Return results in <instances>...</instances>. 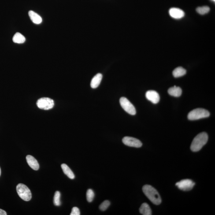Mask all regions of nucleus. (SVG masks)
I'll return each mask as SVG.
<instances>
[{"mask_svg": "<svg viewBox=\"0 0 215 215\" xmlns=\"http://www.w3.org/2000/svg\"><path fill=\"white\" fill-rule=\"evenodd\" d=\"M29 16L33 23L35 24H41L42 22V19L41 16L33 11L30 10L28 12Z\"/></svg>", "mask_w": 215, "mask_h": 215, "instance_id": "nucleus-12", "label": "nucleus"}, {"mask_svg": "<svg viewBox=\"0 0 215 215\" xmlns=\"http://www.w3.org/2000/svg\"><path fill=\"white\" fill-rule=\"evenodd\" d=\"M6 212L5 210L0 209V215H6Z\"/></svg>", "mask_w": 215, "mask_h": 215, "instance_id": "nucleus-24", "label": "nucleus"}, {"mask_svg": "<svg viewBox=\"0 0 215 215\" xmlns=\"http://www.w3.org/2000/svg\"><path fill=\"white\" fill-rule=\"evenodd\" d=\"M63 172L65 175H66L69 179H73L75 178V176L73 172L68 165L65 164H63L61 165Z\"/></svg>", "mask_w": 215, "mask_h": 215, "instance_id": "nucleus-16", "label": "nucleus"}, {"mask_svg": "<svg viewBox=\"0 0 215 215\" xmlns=\"http://www.w3.org/2000/svg\"><path fill=\"white\" fill-rule=\"evenodd\" d=\"M26 159L28 165L31 168L35 171L39 169V164L35 157L32 156L28 155L26 157Z\"/></svg>", "mask_w": 215, "mask_h": 215, "instance_id": "nucleus-11", "label": "nucleus"}, {"mask_svg": "<svg viewBox=\"0 0 215 215\" xmlns=\"http://www.w3.org/2000/svg\"><path fill=\"white\" fill-rule=\"evenodd\" d=\"M195 184V183L192 180L187 179L177 182L176 183V186L181 190L189 191L192 189Z\"/></svg>", "mask_w": 215, "mask_h": 215, "instance_id": "nucleus-7", "label": "nucleus"}, {"mask_svg": "<svg viewBox=\"0 0 215 215\" xmlns=\"http://www.w3.org/2000/svg\"><path fill=\"white\" fill-rule=\"evenodd\" d=\"M80 212L79 209L76 207L72 208L70 215H80Z\"/></svg>", "mask_w": 215, "mask_h": 215, "instance_id": "nucleus-23", "label": "nucleus"}, {"mask_svg": "<svg viewBox=\"0 0 215 215\" xmlns=\"http://www.w3.org/2000/svg\"><path fill=\"white\" fill-rule=\"evenodd\" d=\"M168 93L170 95L175 97H179L181 95L182 90L180 87L176 86L168 89Z\"/></svg>", "mask_w": 215, "mask_h": 215, "instance_id": "nucleus-14", "label": "nucleus"}, {"mask_svg": "<svg viewBox=\"0 0 215 215\" xmlns=\"http://www.w3.org/2000/svg\"><path fill=\"white\" fill-rule=\"evenodd\" d=\"M210 113L206 109L198 108L190 111L188 115V118L190 120H199L209 117Z\"/></svg>", "mask_w": 215, "mask_h": 215, "instance_id": "nucleus-3", "label": "nucleus"}, {"mask_svg": "<svg viewBox=\"0 0 215 215\" xmlns=\"http://www.w3.org/2000/svg\"><path fill=\"white\" fill-rule=\"evenodd\" d=\"M170 15L172 18L179 19L183 18L185 15V13L181 9L176 8H171L169 10Z\"/></svg>", "mask_w": 215, "mask_h": 215, "instance_id": "nucleus-10", "label": "nucleus"}, {"mask_svg": "<svg viewBox=\"0 0 215 215\" xmlns=\"http://www.w3.org/2000/svg\"><path fill=\"white\" fill-rule=\"evenodd\" d=\"M146 96L147 100L153 104H157L159 101V94L154 90H149L147 92Z\"/></svg>", "mask_w": 215, "mask_h": 215, "instance_id": "nucleus-9", "label": "nucleus"}, {"mask_svg": "<svg viewBox=\"0 0 215 215\" xmlns=\"http://www.w3.org/2000/svg\"><path fill=\"white\" fill-rule=\"evenodd\" d=\"M1 168H0V176H1Z\"/></svg>", "mask_w": 215, "mask_h": 215, "instance_id": "nucleus-25", "label": "nucleus"}, {"mask_svg": "<svg viewBox=\"0 0 215 215\" xmlns=\"http://www.w3.org/2000/svg\"><path fill=\"white\" fill-rule=\"evenodd\" d=\"M120 103L122 107L127 113L132 115L136 114V111L135 107L127 98L122 97L120 98Z\"/></svg>", "mask_w": 215, "mask_h": 215, "instance_id": "nucleus-6", "label": "nucleus"}, {"mask_svg": "<svg viewBox=\"0 0 215 215\" xmlns=\"http://www.w3.org/2000/svg\"><path fill=\"white\" fill-rule=\"evenodd\" d=\"M36 104L38 108L44 110L51 109L54 106L53 100L47 97L39 98L37 101Z\"/></svg>", "mask_w": 215, "mask_h": 215, "instance_id": "nucleus-5", "label": "nucleus"}, {"mask_svg": "<svg viewBox=\"0 0 215 215\" xmlns=\"http://www.w3.org/2000/svg\"><path fill=\"white\" fill-rule=\"evenodd\" d=\"M86 197L88 202H91L93 200L94 197V191L91 189H89L87 190V193H86Z\"/></svg>", "mask_w": 215, "mask_h": 215, "instance_id": "nucleus-21", "label": "nucleus"}, {"mask_svg": "<svg viewBox=\"0 0 215 215\" xmlns=\"http://www.w3.org/2000/svg\"><path fill=\"white\" fill-rule=\"evenodd\" d=\"M16 191L19 196L24 201H29L31 199V190L25 184H19L16 187Z\"/></svg>", "mask_w": 215, "mask_h": 215, "instance_id": "nucleus-4", "label": "nucleus"}, {"mask_svg": "<svg viewBox=\"0 0 215 215\" xmlns=\"http://www.w3.org/2000/svg\"><path fill=\"white\" fill-rule=\"evenodd\" d=\"M110 205V203L109 201H105L100 205L99 209L100 210L104 211L106 210L107 209L109 208Z\"/></svg>", "mask_w": 215, "mask_h": 215, "instance_id": "nucleus-22", "label": "nucleus"}, {"mask_svg": "<svg viewBox=\"0 0 215 215\" xmlns=\"http://www.w3.org/2000/svg\"><path fill=\"white\" fill-rule=\"evenodd\" d=\"M208 134L206 132L198 134L194 138L190 146V149L193 152L199 151L207 142Z\"/></svg>", "mask_w": 215, "mask_h": 215, "instance_id": "nucleus-2", "label": "nucleus"}, {"mask_svg": "<svg viewBox=\"0 0 215 215\" xmlns=\"http://www.w3.org/2000/svg\"><path fill=\"white\" fill-rule=\"evenodd\" d=\"M122 142L126 146L131 147L139 148L142 146V143L140 140L131 137H125L123 138Z\"/></svg>", "mask_w": 215, "mask_h": 215, "instance_id": "nucleus-8", "label": "nucleus"}, {"mask_svg": "<svg viewBox=\"0 0 215 215\" xmlns=\"http://www.w3.org/2000/svg\"><path fill=\"white\" fill-rule=\"evenodd\" d=\"M102 78V75L101 73H98L92 79L90 86L93 89H96L99 86Z\"/></svg>", "mask_w": 215, "mask_h": 215, "instance_id": "nucleus-13", "label": "nucleus"}, {"mask_svg": "<svg viewBox=\"0 0 215 215\" xmlns=\"http://www.w3.org/2000/svg\"><path fill=\"white\" fill-rule=\"evenodd\" d=\"M197 13L201 15H204L209 13L210 8L208 6L198 7L196 9Z\"/></svg>", "mask_w": 215, "mask_h": 215, "instance_id": "nucleus-19", "label": "nucleus"}, {"mask_svg": "<svg viewBox=\"0 0 215 215\" xmlns=\"http://www.w3.org/2000/svg\"><path fill=\"white\" fill-rule=\"evenodd\" d=\"M212 1H214V2L215 1V0H212Z\"/></svg>", "mask_w": 215, "mask_h": 215, "instance_id": "nucleus-26", "label": "nucleus"}, {"mask_svg": "<svg viewBox=\"0 0 215 215\" xmlns=\"http://www.w3.org/2000/svg\"><path fill=\"white\" fill-rule=\"evenodd\" d=\"M60 197L61 194L59 191H56L55 193L54 198H53V203L56 206H59L61 205V202L60 201Z\"/></svg>", "mask_w": 215, "mask_h": 215, "instance_id": "nucleus-20", "label": "nucleus"}, {"mask_svg": "<svg viewBox=\"0 0 215 215\" xmlns=\"http://www.w3.org/2000/svg\"><path fill=\"white\" fill-rule=\"evenodd\" d=\"M143 192L147 197L153 204L155 205H159L161 202V196L158 192L150 185L146 184L142 188Z\"/></svg>", "mask_w": 215, "mask_h": 215, "instance_id": "nucleus-1", "label": "nucleus"}, {"mask_svg": "<svg viewBox=\"0 0 215 215\" xmlns=\"http://www.w3.org/2000/svg\"><path fill=\"white\" fill-rule=\"evenodd\" d=\"M139 212L142 215H151L152 214L151 209L150 206L147 203H144L142 204L139 209Z\"/></svg>", "mask_w": 215, "mask_h": 215, "instance_id": "nucleus-15", "label": "nucleus"}, {"mask_svg": "<svg viewBox=\"0 0 215 215\" xmlns=\"http://www.w3.org/2000/svg\"><path fill=\"white\" fill-rule=\"evenodd\" d=\"M187 72V71L181 67H178L174 69L172 72L173 76L175 78L184 76Z\"/></svg>", "mask_w": 215, "mask_h": 215, "instance_id": "nucleus-17", "label": "nucleus"}, {"mask_svg": "<svg viewBox=\"0 0 215 215\" xmlns=\"http://www.w3.org/2000/svg\"><path fill=\"white\" fill-rule=\"evenodd\" d=\"M13 42L17 43H23L26 41V38L24 35L20 33L17 32L14 35L13 38Z\"/></svg>", "mask_w": 215, "mask_h": 215, "instance_id": "nucleus-18", "label": "nucleus"}]
</instances>
